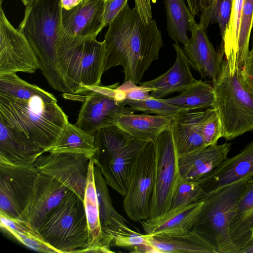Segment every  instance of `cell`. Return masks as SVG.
Returning a JSON list of instances; mask_svg holds the SVG:
<instances>
[{
	"instance_id": "6da1fadb",
	"label": "cell",
	"mask_w": 253,
	"mask_h": 253,
	"mask_svg": "<svg viewBox=\"0 0 253 253\" xmlns=\"http://www.w3.org/2000/svg\"><path fill=\"white\" fill-rule=\"evenodd\" d=\"M68 122L52 94L16 74L0 75V123L37 152H47Z\"/></svg>"
},
{
	"instance_id": "7a4b0ae2",
	"label": "cell",
	"mask_w": 253,
	"mask_h": 253,
	"mask_svg": "<svg viewBox=\"0 0 253 253\" xmlns=\"http://www.w3.org/2000/svg\"><path fill=\"white\" fill-rule=\"evenodd\" d=\"M105 35L104 72L118 66L123 68L124 81L139 84L145 72L158 60L164 46L156 22L141 20L137 9L127 3L109 24Z\"/></svg>"
},
{
	"instance_id": "3957f363",
	"label": "cell",
	"mask_w": 253,
	"mask_h": 253,
	"mask_svg": "<svg viewBox=\"0 0 253 253\" xmlns=\"http://www.w3.org/2000/svg\"><path fill=\"white\" fill-rule=\"evenodd\" d=\"M61 0H36L26 7L18 29L27 38L49 85L59 91L56 45L61 27Z\"/></svg>"
},
{
	"instance_id": "277c9868",
	"label": "cell",
	"mask_w": 253,
	"mask_h": 253,
	"mask_svg": "<svg viewBox=\"0 0 253 253\" xmlns=\"http://www.w3.org/2000/svg\"><path fill=\"white\" fill-rule=\"evenodd\" d=\"M94 137L96 151L92 159L94 165L107 184L124 197L133 163L149 141L136 139L116 126L99 129Z\"/></svg>"
},
{
	"instance_id": "5b68a950",
	"label": "cell",
	"mask_w": 253,
	"mask_h": 253,
	"mask_svg": "<svg viewBox=\"0 0 253 253\" xmlns=\"http://www.w3.org/2000/svg\"><path fill=\"white\" fill-rule=\"evenodd\" d=\"M240 71L231 74L227 61L223 60L218 78L212 82V108L221 122L222 137L227 140L253 131V90L243 82Z\"/></svg>"
},
{
	"instance_id": "8992f818",
	"label": "cell",
	"mask_w": 253,
	"mask_h": 253,
	"mask_svg": "<svg viewBox=\"0 0 253 253\" xmlns=\"http://www.w3.org/2000/svg\"><path fill=\"white\" fill-rule=\"evenodd\" d=\"M38 231L56 253H84L89 246L84 201L69 190L62 201L47 214Z\"/></svg>"
},
{
	"instance_id": "52a82bcc",
	"label": "cell",
	"mask_w": 253,
	"mask_h": 253,
	"mask_svg": "<svg viewBox=\"0 0 253 253\" xmlns=\"http://www.w3.org/2000/svg\"><path fill=\"white\" fill-rule=\"evenodd\" d=\"M248 180L224 187L204 199L191 230L204 238L216 253H237L230 236L229 224Z\"/></svg>"
},
{
	"instance_id": "ba28073f",
	"label": "cell",
	"mask_w": 253,
	"mask_h": 253,
	"mask_svg": "<svg viewBox=\"0 0 253 253\" xmlns=\"http://www.w3.org/2000/svg\"><path fill=\"white\" fill-rule=\"evenodd\" d=\"M155 144V179L149 218L161 216L170 209L173 196L183 180L171 129L161 133Z\"/></svg>"
},
{
	"instance_id": "9c48e42d",
	"label": "cell",
	"mask_w": 253,
	"mask_h": 253,
	"mask_svg": "<svg viewBox=\"0 0 253 253\" xmlns=\"http://www.w3.org/2000/svg\"><path fill=\"white\" fill-rule=\"evenodd\" d=\"M119 83L110 86L93 87L81 97L83 102L75 125L92 134L99 129L117 126L119 119L133 111L124 105Z\"/></svg>"
},
{
	"instance_id": "30bf717a",
	"label": "cell",
	"mask_w": 253,
	"mask_h": 253,
	"mask_svg": "<svg viewBox=\"0 0 253 253\" xmlns=\"http://www.w3.org/2000/svg\"><path fill=\"white\" fill-rule=\"evenodd\" d=\"M155 144L149 142L136 158L130 172L123 205L126 215L134 221L149 218V205L155 179Z\"/></svg>"
},
{
	"instance_id": "8fae6325",
	"label": "cell",
	"mask_w": 253,
	"mask_h": 253,
	"mask_svg": "<svg viewBox=\"0 0 253 253\" xmlns=\"http://www.w3.org/2000/svg\"><path fill=\"white\" fill-rule=\"evenodd\" d=\"M39 174L34 164L15 165L0 160V213L19 218Z\"/></svg>"
},
{
	"instance_id": "7c38bea8",
	"label": "cell",
	"mask_w": 253,
	"mask_h": 253,
	"mask_svg": "<svg viewBox=\"0 0 253 253\" xmlns=\"http://www.w3.org/2000/svg\"><path fill=\"white\" fill-rule=\"evenodd\" d=\"M41 69L38 58L25 36L7 18L0 4V75Z\"/></svg>"
},
{
	"instance_id": "4fadbf2b",
	"label": "cell",
	"mask_w": 253,
	"mask_h": 253,
	"mask_svg": "<svg viewBox=\"0 0 253 253\" xmlns=\"http://www.w3.org/2000/svg\"><path fill=\"white\" fill-rule=\"evenodd\" d=\"M90 160L82 154L46 152L34 165L39 173L56 180L84 201Z\"/></svg>"
},
{
	"instance_id": "5bb4252c",
	"label": "cell",
	"mask_w": 253,
	"mask_h": 253,
	"mask_svg": "<svg viewBox=\"0 0 253 253\" xmlns=\"http://www.w3.org/2000/svg\"><path fill=\"white\" fill-rule=\"evenodd\" d=\"M104 0H83L70 10L62 8L58 40L78 42L95 39L104 28Z\"/></svg>"
},
{
	"instance_id": "9a60e30c",
	"label": "cell",
	"mask_w": 253,
	"mask_h": 253,
	"mask_svg": "<svg viewBox=\"0 0 253 253\" xmlns=\"http://www.w3.org/2000/svg\"><path fill=\"white\" fill-rule=\"evenodd\" d=\"M253 176V140L238 154L227 158L217 167L199 180L205 198L228 185L248 180Z\"/></svg>"
},
{
	"instance_id": "2e32d148",
	"label": "cell",
	"mask_w": 253,
	"mask_h": 253,
	"mask_svg": "<svg viewBox=\"0 0 253 253\" xmlns=\"http://www.w3.org/2000/svg\"><path fill=\"white\" fill-rule=\"evenodd\" d=\"M69 191L56 180L39 173L26 207L18 218L38 230L47 214L62 201Z\"/></svg>"
},
{
	"instance_id": "e0dca14e",
	"label": "cell",
	"mask_w": 253,
	"mask_h": 253,
	"mask_svg": "<svg viewBox=\"0 0 253 253\" xmlns=\"http://www.w3.org/2000/svg\"><path fill=\"white\" fill-rule=\"evenodd\" d=\"M191 37L187 44L183 45L191 66L203 78L213 82L218 78L223 62V47L216 51L205 32L199 24L190 31Z\"/></svg>"
},
{
	"instance_id": "ac0fdd59",
	"label": "cell",
	"mask_w": 253,
	"mask_h": 253,
	"mask_svg": "<svg viewBox=\"0 0 253 253\" xmlns=\"http://www.w3.org/2000/svg\"><path fill=\"white\" fill-rule=\"evenodd\" d=\"M173 47L176 58L173 65L157 78L139 84L152 90L150 95L156 99H162L175 92H181L196 83L191 71L189 60L183 49L177 42Z\"/></svg>"
},
{
	"instance_id": "d6986e66",
	"label": "cell",
	"mask_w": 253,
	"mask_h": 253,
	"mask_svg": "<svg viewBox=\"0 0 253 253\" xmlns=\"http://www.w3.org/2000/svg\"><path fill=\"white\" fill-rule=\"evenodd\" d=\"M204 200L170 209L164 214L141 221L145 233L153 235L173 236L191 230L203 207Z\"/></svg>"
},
{
	"instance_id": "ffe728a7",
	"label": "cell",
	"mask_w": 253,
	"mask_h": 253,
	"mask_svg": "<svg viewBox=\"0 0 253 253\" xmlns=\"http://www.w3.org/2000/svg\"><path fill=\"white\" fill-rule=\"evenodd\" d=\"M231 146L230 143L216 144L179 157L178 165L182 177L198 181L227 158Z\"/></svg>"
},
{
	"instance_id": "44dd1931",
	"label": "cell",
	"mask_w": 253,
	"mask_h": 253,
	"mask_svg": "<svg viewBox=\"0 0 253 253\" xmlns=\"http://www.w3.org/2000/svg\"><path fill=\"white\" fill-rule=\"evenodd\" d=\"M94 164L90 159L84 198L89 232V246L84 253H113L111 241L105 236L101 227L99 207L94 176Z\"/></svg>"
},
{
	"instance_id": "7402d4cb",
	"label": "cell",
	"mask_w": 253,
	"mask_h": 253,
	"mask_svg": "<svg viewBox=\"0 0 253 253\" xmlns=\"http://www.w3.org/2000/svg\"><path fill=\"white\" fill-rule=\"evenodd\" d=\"M174 121L172 117L133 113L122 115L117 126L136 139L155 142L163 131L171 129Z\"/></svg>"
},
{
	"instance_id": "603a6c76",
	"label": "cell",
	"mask_w": 253,
	"mask_h": 253,
	"mask_svg": "<svg viewBox=\"0 0 253 253\" xmlns=\"http://www.w3.org/2000/svg\"><path fill=\"white\" fill-rule=\"evenodd\" d=\"M253 229V179H249L229 224L230 236L237 253L252 237Z\"/></svg>"
},
{
	"instance_id": "cb8c5ba5",
	"label": "cell",
	"mask_w": 253,
	"mask_h": 253,
	"mask_svg": "<svg viewBox=\"0 0 253 253\" xmlns=\"http://www.w3.org/2000/svg\"><path fill=\"white\" fill-rule=\"evenodd\" d=\"M94 176L102 230L112 243V236L121 230L129 228L127 220L114 208L107 184L100 169L94 166Z\"/></svg>"
},
{
	"instance_id": "d4e9b609",
	"label": "cell",
	"mask_w": 253,
	"mask_h": 253,
	"mask_svg": "<svg viewBox=\"0 0 253 253\" xmlns=\"http://www.w3.org/2000/svg\"><path fill=\"white\" fill-rule=\"evenodd\" d=\"M149 246L155 253H216L204 238L192 230L186 234L173 236L149 234Z\"/></svg>"
},
{
	"instance_id": "484cf974",
	"label": "cell",
	"mask_w": 253,
	"mask_h": 253,
	"mask_svg": "<svg viewBox=\"0 0 253 253\" xmlns=\"http://www.w3.org/2000/svg\"><path fill=\"white\" fill-rule=\"evenodd\" d=\"M96 151L94 135L68 122L47 152L82 154L92 159Z\"/></svg>"
},
{
	"instance_id": "4316f807",
	"label": "cell",
	"mask_w": 253,
	"mask_h": 253,
	"mask_svg": "<svg viewBox=\"0 0 253 253\" xmlns=\"http://www.w3.org/2000/svg\"><path fill=\"white\" fill-rule=\"evenodd\" d=\"M167 17V30L171 39L185 45L189 41L187 32L197 24L185 0H164Z\"/></svg>"
},
{
	"instance_id": "83f0119b",
	"label": "cell",
	"mask_w": 253,
	"mask_h": 253,
	"mask_svg": "<svg viewBox=\"0 0 253 253\" xmlns=\"http://www.w3.org/2000/svg\"><path fill=\"white\" fill-rule=\"evenodd\" d=\"M162 99L187 111L212 108L214 94L212 85L202 80L198 81L176 96Z\"/></svg>"
},
{
	"instance_id": "f1b7e54d",
	"label": "cell",
	"mask_w": 253,
	"mask_h": 253,
	"mask_svg": "<svg viewBox=\"0 0 253 253\" xmlns=\"http://www.w3.org/2000/svg\"><path fill=\"white\" fill-rule=\"evenodd\" d=\"M184 111L176 117L171 130L178 157L204 148L202 135L187 117Z\"/></svg>"
},
{
	"instance_id": "f546056e",
	"label": "cell",
	"mask_w": 253,
	"mask_h": 253,
	"mask_svg": "<svg viewBox=\"0 0 253 253\" xmlns=\"http://www.w3.org/2000/svg\"><path fill=\"white\" fill-rule=\"evenodd\" d=\"M0 227L23 244L42 253L56 251L43 240L38 229L18 218H12L0 213Z\"/></svg>"
},
{
	"instance_id": "4dcf8cb0",
	"label": "cell",
	"mask_w": 253,
	"mask_h": 253,
	"mask_svg": "<svg viewBox=\"0 0 253 253\" xmlns=\"http://www.w3.org/2000/svg\"><path fill=\"white\" fill-rule=\"evenodd\" d=\"M244 0H232L230 19L222 36V45L231 74L236 71L240 26Z\"/></svg>"
},
{
	"instance_id": "1f68e13d",
	"label": "cell",
	"mask_w": 253,
	"mask_h": 253,
	"mask_svg": "<svg viewBox=\"0 0 253 253\" xmlns=\"http://www.w3.org/2000/svg\"><path fill=\"white\" fill-rule=\"evenodd\" d=\"M185 114L203 138L206 145H215L222 137L221 122L216 110L209 108L205 111Z\"/></svg>"
},
{
	"instance_id": "d6a6232c",
	"label": "cell",
	"mask_w": 253,
	"mask_h": 253,
	"mask_svg": "<svg viewBox=\"0 0 253 253\" xmlns=\"http://www.w3.org/2000/svg\"><path fill=\"white\" fill-rule=\"evenodd\" d=\"M253 27V0H244L238 42L236 69L242 70L249 56V42Z\"/></svg>"
},
{
	"instance_id": "836d02e7",
	"label": "cell",
	"mask_w": 253,
	"mask_h": 253,
	"mask_svg": "<svg viewBox=\"0 0 253 253\" xmlns=\"http://www.w3.org/2000/svg\"><path fill=\"white\" fill-rule=\"evenodd\" d=\"M232 0H215L201 11L199 25L206 30L210 25L217 23L221 36L229 21Z\"/></svg>"
},
{
	"instance_id": "e575fe53",
	"label": "cell",
	"mask_w": 253,
	"mask_h": 253,
	"mask_svg": "<svg viewBox=\"0 0 253 253\" xmlns=\"http://www.w3.org/2000/svg\"><path fill=\"white\" fill-rule=\"evenodd\" d=\"M122 103L133 111L152 113L156 115L175 118L186 111L164 101L162 99L152 98L144 100L125 99Z\"/></svg>"
},
{
	"instance_id": "d590c367",
	"label": "cell",
	"mask_w": 253,
	"mask_h": 253,
	"mask_svg": "<svg viewBox=\"0 0 253 253\" xmlns=\"http://www.w3.org/2000/svg\"><path fill=\"white\" fill-rule=\"evenodd\" d=\"M205 195L198 182L183 179L173 196L170 209L204 200Z\"/></svg>"
},
{
	"instance_id": "8d00e7d4",
	"label": "cell",
	"mask_w": 253,
	"mask_h": 253,
	"mask_svg": "<svg viewBox=\"0 0 253 253\" xmlns=\"http://www.w3.org/2000/svg\"><path fill=\"white\" fill-rule=\"evenodd\" d=\"M149 234L138 233L129 227L115 233L112 237V244L123 248L149 246Z\"/></svg>"
},
{
	"instance_id": "74e56055",
	"label": "cell",
	"mask_w": 253,
	"mask_h": 253,
	"mask_svg": "<svg viewBox=\"0 0 253 253\" xmlns=\"http://www.w3.org/2000/svg\"><path fill=\"white\" fill-rule=\"evenodd\" d=\"M136 84L130 81H124L117 89L123 93L125 99L139 101L153 98L150 94L151 89Z\"/></svg>"
},
{
	"instance_id": "f35d334b",
	"label": "cell",
	"mask_w": 253,
	"mask_h": 253,
	"mask_svg": "<svg viewBox=\"0 0 253 253\" xmlns=\"http://www.w3.org/2000/svg\"><path fill=\"white\" fill-rule=\"evenodd\" d=\"M128 0H105L104 23L106 27L114 20L127 3Z\"/></svg>"
},
{
	"instance_id": "ab89813d",
	"label": "cell",
	"mask_w": 253,
	"mask_h": 253,
	"mask_svg": "<svg viewBox=\"0 0 253 253\" xmlns=\"http://www.w3.org/2000/svg\"><path fill=\"white\" fill-rule=\"evenodd\" d=\"M240 73L243 82L253 90V50H250L246 65Z\"/></svg>"
},
{
	"instance_id": "60d3db41",
	"label": "cell",
	"mask_w": 253,
	"mask_h": 253,
	"mask_svg": "<svg viewBox=\"0 0 253 253\" xmlns=\"http://www.w3.org/2000/svg\"><path fill=\"white\" fill-rule=\"evenodd\" d=\"M135 7L144 22L152 19L151 0H134Z\"/></svg>"
},
{
	"instance_id": "b9f144b4",
	"label": "cell",
	"mask_w": 253,
	"mask_h": 253,
	"mask_svg": "<svg viewBox=\"0 0 253 253\" xmlns=\"http://www.w3.org/2000/svg\"><path fill=\"white\" fill-rule=\"evenodd\" d=\"M188 7L194 16L198 15L202 10L201 0H186Z\"/></svg>"
},
{
	"instance_id": "7bdbcfd3",
	"label": "cell",
	"mask_w": 253,
	"mask_h": 253,
	"mask_svg": "<svg viewBox=\"0 0 253 253\" xmlns=\"http://www.w3.org/2000/svg\"><path fill=\"white\" fill-rule=\"evenodd\" d=\"M83 0H61V5L63 9L70 10L79 5Z\"/></svg>"
},
{
	"instance_id": "ee69618b",
	"label": "cell",
	"mask_w": 253,
	"mask_h": 253,
	"mask_svg": "<svg viewBox=\"0 0 253 253\" xmlns=\"http://www.w3.org/2000/svg\"><path fill=\"white\" fill-rule=\"evenodd\" d=\"M238 253H253V237L240 250Z\"/></svg>"
},
{
	"instance_id": "f6af8a7d",
	"label": "cell",
	"mask_w": 253,
	"mask_h": 253,
	"mask_svg": "<svg viewBox=\"0 0 253 253\" xmlns=\"http://www.w3.org/2000/svg\"><path fill=\"white\" fill-rule=\"evenodd\" d=\"M215 0H201L202 10L211 5Z\"/></svg>"
},
{
	"instance_id": "bcb514c9",
	"label": "cell",
	"mask_w": 253,
	"mask_h": 253,
	"mask_svg": "<svg viewBox=\"0 0 253 253\" xmlns=\"http://www.w3.org/2000/svg\"><path fill=\"white\" fill-rule=\"evenodd\" d=\"M36 0H21L26 8L31 6Z\"/></svg>"
},
{
	"instance_id": "7dc6e473",
	"label": "cell",
	"mask_w": 253,
	"mask_h": 253,
	"mask_svg": "<svg viewBox=\"0 0 253 253\" xmlns=\"http://www.w3.org/2000/svg\"><path fill=\"white\" fill-rule=\"evenodd\" d=\"M251 50H253V37H252V48Z\"/></svg>"
},
{
	"instance_id": "c3c4849f",
	"label": "cell",
	"mask_w": 253,
	"mask_h": 253,
	"mask_svg": "<svg viewBox=\"0 0 253 253\" xmlns=\"http://www.w3.org/2000/svg\"><path fill=\"white\" fill-rule=\"evenodd\" d=\"M152 3H155L156 2L157 0H151Z\"/></svg>"
},
{
	"instance_id": "681fc988",
	"label": "cell",
	"mask_w": 253,
	"mask_h": 253,
	"mask_svg": "<svg viewBox=\"0 0 253 253\" xmlns=\"http://www.w3.org/2000/svg\"><path fill=\"white\" fill-rule=\"evenodd\" d=\"M252 237H253V229L252 230Z\"/></svg>"
},
{
	"instance_id": "f907efd6",
	"label": "cell",
	"mask_w": 253,
	"mask_h": 253,
	"mask_svg": "<svg viewBox=\"0 0 253 253\" xmlns=\"http://www.w3.org/2000/svg\"></svg>"
}]
</instances>
